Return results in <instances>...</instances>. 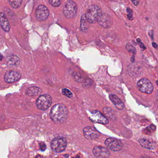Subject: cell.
<instances>
[{
  "mask_svg": "<svg viewBox=\"0 0 158 158\" xmlns=\"http://www.w3.org/2000/svg\"><path fill=\"white\" fill-rule=\"evenodd\" d=\"M68 116V110L67 107L63 104L54 105L51 109L50 116L51 119L57 123L64 122Z\"/></svg>",
  "mask_w": 158,
  "mask_h": 158,
  "instance_id": "obj_1",
  "label": "cell"
},
{
  "mask_svg": "<svg viewBox=\"0 0 158 158\" xmlns=\"http://www.w3.org/2000/svg\"><path fill=\"white\" fill-rule=\"evenodd\" d=\"M102 13L101 9L99 6L92 5L89 7L85 15L89 23L94 24L98 21Z\"/></svg>",
  "mask_w": 158,
  "mask_h": 158,
  "instance_id": "obj_2",
  "label": "cell"
},
{
  "mask_svg": "<svg viewBox=\"0 0 158 158\" xmlns=\"http://www.w3.org/2000/svg\"><path fill=\"white\" fill-rule=\"evenodd\" d=\"M63 12L66 18L68 19L74 18L78 12L77 4L72 0H68L64 5Z\"/></svg>",
  "mask_w": 158,
  "mask_h": 158,
  "instance_id": "obj_3",
  "label": "cell"
},
{
  "mask_svg": "<svg viewBox=\"0 0 158 158\" xmlns=\"http://www.w3.org/2000/svg\"><path fill=\"white\" fill-rule=\"evenodd\" d=\"M67 146V140L63 137H56L51 142V148L55 153L63 152L66 148Z\"/></svg>",
  "mask_w": 158,
  "mask_h": 158,
  "instance_id": "obj_4",
  "label": "cell"
},
{
  "mask_svg": "<svg viewBox=\"0 0 158 158\" xmlns=\"http://www.w3.org/2000/svg\"><path fill=\"white\" fill-rule=\"evenodd\" d=\"M52 103V98L48 94L40 96L36 101V105L37 108L42 110H45L51 106Z\"/></svg>",
  "mask_w": 158,
  "mask_h": 158,
  "instance_id": "obj_5",
  "label": "cell"
},
{
  "mask_svg": "<svg viewBox=\"0 0 158 158\" xmlns=\"http://www.w3.org/2000/svg\"><path fill=\"white\" fill-rule=\"evenodd\" d=\"M137 87L141 92L145 94H151L154 90L153 84L148 79L146 78L140 79L137 82Z\"/></svg>",
  "mask_w": 158,
  "mask_h": 158,
  "instance_id": "obj_6",
  "label": "cell"
},
{
  "mask_svg": "<svg viewBox=\"0 0 158 158\" xmlns=\"http://www.w3.org/2000/svg\"><path fill=\"white\" fill-rule=\"evenodd\" d=\"M49 15V11L45 6H39L36 9L35 16L37 20L43 21L47 20Z\"/></svg>",
  "mask_w": 158,
  "mask_h": 158,
  "instance_id": "obj_7",
  "label": "cell"
},
{
  "mask_svg": "<svg viewBox=\"0 0 158 158\" xmlns=\"http://www.w3.org/2000/svg\"><path fill=\"white\" fill-rule=\"evenodd\" d=\"M105 145L109 149L114 152L120 151L122 147L120 140L113 138H107L105 141Z\"/></svg>",
  "mask_w": 158,
  "mask_h": 158,
  "instance_id": "obj_8",
  "label": "cell"
},
{
  "mask_svg": "<svg viewBox=\"0 0 158 158\" xmlns=\"http://www.w3.org/2000/svg\"><path fill=\"white\" fill-rule=\"evenodd\" d=\"M90 118L94 123L107 124L109 122L107 118L105 117L100 112L97 110H94L91 112L90 115Z\"/></svg>",
  "mask_w": 158,
  "mask_h": 158,
  "instance_id": "obj_9",
  "label": "cell"
},
{
  "mask_svg": "<svg viewBox=\"0 0 158 158\" xmlns=\"http://www.w3.org/2000/svg\"><path fill=\"white\" fill-rule=\"evenodd\" d=\"M83 135L87 139L93 140L97 139L100 134L93 127L88 126L83 129Z\"/></svg>",
  "mask_w": 158,
  "mask_h": 158,
  "instance_id": "obj_10",
  "label": "cell"
},
{
  "mask_svg": "<svg viewBox=\"0 0 158 158\" xmlns=\"http://www.w3.org/2000/svg\"><path fill=\"white\" fill-rule=\"evenodd\" d=\"M21 77L20 73L16 71H9L5 74L4 80L7 83H13L18 81L21 78Z\"/></svg>",
  "mask_w": 158,
  "mask_h": 158,
  "instance_id": "obj_11",
  "label": "cell"
},
{
  "mask_svg": "<svg viewBox=\"0 0 158 158\" xmlns=\"http://www.w3.org/2000/svg\"><path fill=\"white\" fill-rule=\"evenodd\" d=\"M93 153L95 156L97 158H108L110 155V153L106 148L102 146H97L94 147Z\"/></svg>",
  "mask_w": 158,
  "mask_h": 158,
  "instance_id": "obj_12",
  "label": "cell"
},
{
  "mask_svg": "<svg viewBox=\"0 0 158 158\" xmlns=\"http://www.w3.org/2000/svg\"><path fill=\"white\" fill-rule=\"evenodd\" d=\"M97 22H99L100 25L105 29L110 28L111 25V20L110 16L105 13H102Z\"/></svg>",
  "mask_w": 158,
  "mask_h": 158,
  "instance_id": "obj_13",
  "label": "cell"
},
{
  "mask_svg": "<svg viewBox=\"0 0 158 158\" xmlns=\"http://www.w3.org/2000/svg\"><path fill=\"white\" fill-rule=\"evenodd\" d=\"M0 26L5 32H9L10 26L9 20L4 13L0 12Z\"/></svg>",
  "mask_w": 158,
  "mask_h": 158,
  "instance_id": "obj_14",
  "label": "cell"
},
{
  "mask_svg": "<svg viewBox=\"0 0 158 158\" xmlns=\"http://www.w3.org/2000/svg\"><path fill=\"white\" fill-rule=\"evenodd\" d=\"M110 98L111 101L113 102V104L115 105L117 109L119 110H122L124 109V104L116 95L111 94L110 95Z\"/></svg>",
  "mask_w": 158,
  "mask_h": 158,
  "instance_id": "obj_15",
  "label": "cell"
},
{
  "mask_svg": "<svg viewBox=\"0 0 158 158\" xmlns=\"http://www.w3.org/2000/svg\"><path fill=\"white\" fill-rule=\"evenodd\" d=\"M41 92V90L40 88L33 86L29 88L26 91V94L29 96H36Z\"/></svg>",
  "mask_w": 158,
  "mask_h": 158,
  "instance_id": "obj_16",
  "label": "cell"
},
{
  "mask_svg": "<svg viewBox=\"0 0 158 158\" xmlns=\"http://www.w3.org/2000/svg\"><path fill=\"white\" fill-rule=\"evenodd\" d=\"M88 22V21L86 18V15H83L80 21V29L83 32H86L88 30L89 24Z\"/></svg>",
  "mask_w": 158,
  "mask_h": 158,
  "instance_id": "obj_17",
  "label": "cell"
},
{
  "mask_svg": "<svg viewBox=\"0 0 158 158\" xmlns=\"http://www.w3.org/2000/svg\"><path fill=\"white\" fill-rule=\"evenodd\" d=\"M7 62L11 65H16L20 62V59L16 55H10L7 57Z\"/></svg>",
  "mask_w": 158,
  "mask_h": 158,
  "instance_id": "obj_18",
  "label": "cell"
},
{
  "mask_svg": "<svg viewBox=\"0 0 158 158\" xmlns=\"http://www.w3.org/2000/svg\"><path fill=\"white\" fill-rule=\"evenodd\" d=\"M139 141L140 143V145L144 148L149 149L153 148V145L148 140H146V139H140Z\"/></svg>",
  "mask_w": 158,
  "mask_h": 158,
  "instance_id": "obj_19",
  "label": "cell"
},
{
  "mask_svg": "<svg viewBox=\"0 0 158 158\" xmlns=\"http://www.w3.org/2000/svg\"><path fill=\"white\" fill-rule=\"evenodd\" d=\"M8 1L13 9H17L21 5L22 0H8Z\"/></svg>",
  "mask_w": 158,
  "mask_h": 158,
  "instance_id": "obj_20",
  "label": "cell"
},
{
  "mask_svg": "<svg viewBox=\"0 0 158 158\" xmlns=\"http://www.w3.org/2000/svg\"><path fill=\"white\" fill-rule=\"evenodd\" d=\"M103 111L108 117L110 118L111 119L114 118L113 112L112 111V110L110 109V108H105V109H103Z\"/></svg>",
  "mask_w": 158,
  "mask_h": 158,
  "instance_id": "obj_21",
  "label": "cell"
},
{
  "mask_svg": "<svg viewBox=\"0 0 158 158\" xmlns=\"http://www.w3.org/2000/svg\"><path fill=\"white\" fill-rule=\"evenodd\" d=\"M62 0H49L50 4L54 7H58L61 5Z\"/></svg>",
  "mask_w": 158,
  "mask_h": 158,
  "instance_id": "obj_22",
  "label": "cell"
},
{
  "mask_svg": "<svg viewBox=\"0 0 158 158\" xmlns=\"http://www.w3.org/2000/svg\"><path fill=\"white\" fill-rule=\"evenodd\" d=\"M62 94L64 96H67L69 98H71L72 97V93L69 90L67 89H63L62 90Z\"/></svg>",
  "mask_w": 158,
  "mask_h": 158,
  "instance_id": "obj_23",
  "label": "cell"
},
{
  "mask_svg": "<svg viewBox=\"0 0 158 158\" xmlns=\"http://www.w3.org/2000/svg\"><path fill=\"white\" fill-rule=\"evenodd\" d=\"M126 48L128 50V51L130 53H135L136 52V50H135V47L131 44H127Z\"/></svg>",
  "mask_w": 158,
  "mask_h": 158,
  "instance_id": "obj_24",
  "label": "cell"
},
{
  "mask_svg": "<svg viewBox=\"0 0 158 158\" xmlns=\"http://www.w3.org/2000/svg\"><path fill=\"white\" fill-rule=\"evenodd\" d=\"M137 41L138 43L139 44L140 47L142 49V50H144L146 49V48L145 46L142 43L141 40L140 39H137Z\"/></svg>",
  "mask_w": 158,
  "mask_h": 158,
  "instance_id": "obj_25",
  "label": "cell"
},
{
  "mask_svg": "<svg viewBox=\"0 0 158 158\" xmlns=\"http://www.w3.org/2000/svg\"><path fill=\"white\" fill-rule=\"evenodd\" d=\"M74 79L76 80V81H78V80H81L82 78L80 76H78V74H76V76H74Z\"/></svg>",
  "mask_w": 158,
  "mask_h": 158,
  "instance_id": "obj_26",
  "label": "cell"
},
{
  "mask_svg": "<svg viewBox=\"0 0 158 158\" xmlns=\"http://www.w3.org/2000/svg\"><path fill=\"white\" fill-rule=\"evenodd\" d=\"M140 0H132V3L134 4V5L137 6L139 3Z\"/></svg>",
  "mask_w": 158,
  "mask_h": 158,
  "instance_id": "obj_27",
  "label": "cell"
},
{
  "mask_svg": "<svg viewBox=\"0 0 158 158\" xmlns=\"http://www.w3.org/2000/svg\"><path fill=\"white\" fill-rule=\"evenodd\" d=\"M133 13H129L128 14V18L129 20H133Z\"/></svg>",
  "mask_w": 158,
  "mask_h": 158,
  "instance_id": "obj_28",
  "label": "cell"
},
{
  "mask_svg": "<svg viewBox=\"0 0 158 158\" xmlns=\"http://www.w3.org/2000/svg\"><path fill=\"white\" fill-rule=\"evenodd\" d=\"M149 35L152 38V39L153 40L154 39V31L153 30L150 31L149 33Z\"/></svg>",
  "mask_w": 158,
  "mask_h": 158,
  "instance_id": "obj_29",
  "label": "cell"
},
{
  "mask_svg": "<svg viewBox=\"0 0 158 158\" xmlns=\"http://www.w3.org/2000/svg\"><path fill=\"white\" fill-rule=\"evenodd\" d=\"M41 148H40V149H41V150H43V151H44V150H45L46 149L45 145L44 144H41Z\"/></svg>",
  "mask_w": 158,
  "mask_h": 158,
  "instance_id": "obj_30",
  "label": "cell"
},
{
  "mask_svg": "<svg viewBox=\"0 0 158 158\" xmlns=\"http://www.w3.org/2000/svg\"><path fill=\"white\" fill-rule=\"evenodd\" d=\"M152 45H153V47H154V48H158V45L157 43H156L155 42H153L152 43Z\"/></svg>",
  "mask_w": 158,
  "mask_h": 158,
  "instance_id": "obj_31",
  "label": "cell"
},
{
  "mask_svg": "<svg viewBox=\"0 0 158 158\" xmlns=\"http://www.w3.org/2000/svg\"><path fill=\"white\" fill-rule=\"evenodd\" d=\"M127 11H128V12L129 13H133V12H132V11L129 8V7L127 8Z\"/></svg>",
  "mask_w": 158,
  "mask_h": 158,
  "instance_id": "obj_32",
  "label": "cell"
},
{
  "mask_svg": "<svg viewBox=\"0 0 158 158\" xmlns=\"http://www.w3.org/2000/svg\"><path fill=\"white\" fill-rule=\"evenodd\" d=\"M2 58H3V57L2 55H0V60H2Z\"/></svg>",
  "mask_w": 158,
  "mask_h": 158,
  "instance_id": "obj_33",
  "label": "cell"
}]
</instances>
